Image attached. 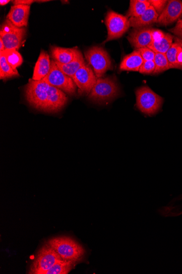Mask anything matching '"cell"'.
<instances>
[{"label": "cell", "mask_w": 182, "mask_h": 274, "mask_svg": "<svg viewBox=\"0 0 182 274\" xmlns=\"http://www.w3.org/2000/svg\"><path fill=\"white\" fill-rule=\"evenodd\" d=\"M119 94L120 88L115 78L101 77L97 78L89 98L93 102L104 104L117 98Z\"/></svg>", "instance_id": "3"}, {"label": "cell", "mask_w": 182, "mask_h": 274, "mask_svg": "<svg viewBox=\"0 0 182 274\" xmlns=\"http://www.w3.org/2000/svg\"><path fill=\"white\" fill-rule=\"evenodd\" d=\"M138 52L140 54L143 61H153L155 57V54L152 50L148 47H143L136 49Z\"/></svg>", "instance_id": "27"}, {"label": "cell", "mask_w": 182, "mask_h": 274, "mask_svg": "<svg viewBox=\"0 0 182 274\" xmlns=\"http://www.w3.org/2000/svg\"><path fill=\"white\" fill-rule=\"evenodd\" d=\"M10 2L9 0H1L0 1V5H5L8 4Z\"/></svg>", "instance_id": "34"}, {"label": "cell", "mask_w": 182, "mask_h": 274, "mask_svg": "<svg viewBox=\"0 0 182 274\" xmlns=\"http://www.w3.org/2000/svg\"><path fill=\"white\" fill-rule=\"evenodd\" d=\"M174 37L169 33H165L164 36L158 41H153L148 47L154 53L166 54L173 44Z\"/></svg>", "instance_id": "20"}, {"label": "cell", "mask_w": 182, "mask_h": 274, "mask_svg": "<svg viewBox=\"0 0 182 274\" xmlns=\"http://www.w3.org/2000/svg\"><path fill=\"white\" fill-rule=\"evenodd\" d=\"M159 15L156 10L150 5L145 13L136 18H129L130 26L135 29L146 27L157 23Z\"/></svg>", "instance_id": "16"}, {"label": "cell", "mask_w": 182, "mask_h": 274, "mask_svg": "<svg viewBox=\"0 0 182 274\" xmlns=\"http://www.w3.org/2000/svg\"><path fill=\"white\" fill-rule=\"evenodd\" d=\"M2 53L6 59L8 64L14 69H16L23 63V59L18 50H4Z\"/></svg>", "instance_id": "23"}, {"label": "cell", "mask_w": 182, "mask_h": 274, "mask_svg": "<svg viewBox=\"0 0 182 274\" xmlns=\"http://www.w3.org/2000/svg\"><path fill=\"white\" fill-rule=\"evenodd\" d=\"M180 47L179 44L175 42L165 54L169 61L170 69H182L177 61V55Z\"/></svg>", "instance_id": "25"}, {"label": "cell", "mask_w": 182, "mask_h": 274, "mask_svg": "<svg viewBox=\"0 0 182 274\" xmlns=\"http://www.w3.org/2000/svg\"><path fill=\"white\" fill-rule=\"evenodd\" d=\"M153 29L149 27L135 29L129 33L128 40L136 49L148 47L153 42Z\"/></svg>", "instance_id": "12"}, {"label": "cell", "mask_w": 182, "mask_h": 274, "mask_svg": "<svg viewBox=\"0 0 182 274\" xmlns=\"http://www.w3.org/2000/svg\"><path fill=\"white\" fill-rule=\"evenodd\" d=\"M0 78L3 81H6L14 77H19L20 75L17 69H14L7 62L4 55L0 53Z\"/></svg>", "instance_id": "21"}, {"label": "cell", "mask_w": 182, "mask_h": 274, "mask_svg": "<svg viewBox=\"0 0 182 274\" xmlns=\"http://www.w3.org/2000/svg\"><path fill=\"white\" fill-rule=\"evenodd\" d=\"M156 65L153 61H143L139 70V72L142 74H151L155 70Z\"/></svg>", "instance_id": "26"}, {"label": "cell", "mask_w": 182, "mask_h": 274, "mask_svg": "<svg viewBox=\"0 0 182 274\" xmlns=\"http://www.w3.org/2000/svg\"><path fill=\"white\" fill-rule=\"evenodd\" d=\"M85 55L97 78L102 77L107 71L113 69L111 58L103 47H92L85 52Z\"/></svg>", "instance_id": "6"}, {"label": "cell", "mask_w": 182, "mask_h": 274, "mask_svg": "<svg viewBox=\"0 0 182 274\" xmlns=\"http://www.w3.org/2000/svg\"><path fill=\"white\" fill-rule=\"evenodd\" d=\"M76 265L71 261L61 260L55 264L45 274H67L72 270Z\"/></svg>", "instance_id": "22"}, {"label": "cell", "mask_w": 182, "mask_h": 274, "mask_svg": "<svg viewBox=\"0 0 182 274\" xmlns=\"http://www.w3.org/2000/svg\"><path fill=\"white\" fill-rule=\"evenodd\" d=\"M42 81L69 95L76 93V86L72 78L60 70L54 60L51 61V69Z\"/></svg>", "instance_id": "9"}, {"label": "cell", "mask_w": 182, "mask_h": 274, "mask_svg": "<svg viewBox=\"0 0 182 274\" xmlns=\"http://www.w3.org/2000/svg\"><path fill=\"white\" fill-rule=\"evenodd\" d=\"M51 55L54 60L60 64H67L76 58L80 50L77 48H66L51 46Z\"/></svg>", "instance_id": "15"}, {"label": "cell", "mask_w": 182, "mask_h": 274, "mask_svg": "<svg viewBox=\"0 0 182 274\" xmlns=\"http://www.w3.org/2000/svg\"><path fill=\"white\" fill-rule=\"evenodd\" d=\"M47 243L64 261L73 262L78 265L86 260L87 250L73 238L65 236L55 237L48 240Z\"/></svg>", "instance_id": "2"}, {"label": "cell", "mask_w": 182, "mask_h": 274, "mask_svg": "<svg viewBox=\"0 0 182 274\" xmlns=\"http://www.w3.org/2000/svg\"><path fill=\"white\" fill-rule=\"evenodd\" d=\"M106 25L108 36L103 43L121 38L130 27L129 18L127 16L113 10H110L108 12L106 17Z\"/></svg>", "instance_id": "8"}, {"label": "cell", "mask_w": 182, "mask_h": 274, "mask_svg": "<svg viewBox=\"0 0 182 274\" xmlns=\"http://www.w3.org/2000/svg\"><path fill=\"white\" fill-rule=\"evenodd\" d=\"M35 2L34 0H16L13 1L12 3L14 5L23 4L30 5L31 4Z\"/></svg>", "instance_id": "30"}, {"label": "cell", "mask_w": 182, "mask_h": 274, "mask_svg": "<svg viewBox=\"0 0 182 274\" xmlns=\"http://www.w3.org/2000/svg\"><path fill=\"white\" fill-rule=\"evenodd\" d=\"M5 50L4 45L1 39H0V51L2 52Z\"/></svg>", "instance_id": "32"}, {"label": "cell", "mask_w": 182, "mask_h": 274, "mask_svg": "<svg viewBox=\"0 0 182 274\" xmlns=\"http://www.w3.org/2000/svg\"><path fill=\"white\" fill-rule=\"evenodd\" d=\"M136 106L142 113L149 116L156 115L161 110L164 99L147 86L138 88L135 92Z\"/></svg>", "instance_id": "4"}, {"label": "cell", "mask_w": 182, "mask_h": 274, "mask_svg": "<svg viewBox=\"0 0 182 274\" xmlns=\"http://www.w3.org/2000/svg\"><path fill=\"white\" fill-rule=\"evenodd\" d=\"M182 16V1L170 0L162 13L159 15L157 23L168 25L174 23Z\"/></svg>", "instance_id": "11"}, {"label": "cell", "mask_w": 182, "mask_h": 274, "mask_svg": "<svg viewBox=\"0 0 182 274\" xmlns=\"http://www.w3.org/2000/svg\"><path fill=\"white\" fill-rule=\"evenodd\" d=\"M72 79L78 88V94L80 96H87L95 86L97 77L90 66L85 64L77 71Z\"/></svg>", "instance_id": "10"}, {"label": "cell", "mask_w": 182, "mask_h": 274, "mask_svg": "<svg viewBox=\"0 0 182 274\" xmlns=\"http://www.w3.org/2000/svg\"><path fill=\"white\" fill-rule=\"evenodd\" d=\"M55 62L60 70H61L64 74L71 78H73L77 71L86 64L83 56H82L80 51L77 55L74 60L69 64H62L55 61Z\"/></svg>", "instance_id": "18"}, {"label": "cell", "mask_w": 182, "mask_h": 274, "mask_svg": "<svg viewBox=\"0 0 182 274\" xmlns=\"http://www.w3.org/2000/svg\"><path fill=\"white\" fill-rule=\"evenodd\" d=\"M154 61L156 65V68L153 73V75L161 74L162 72L170 69L166 55L164 54L156 53Z\"/></svg>", "instance_id": "24"}, {"label": "cell", "mask_w": 182, "mask_h": 274, "mask_svg": "<svg viewBox=\"0 0 182 274\" xmlns=\"http://www.w3.org/2000/svg\"><path fill=\"white\" fill-rule=\"evenodd\" d=\"M177 61L179 65L182 69V47L180 46L177 55Z\"/></svg>", "instance_id": "31"}, {"label": "cell", "mask_w": 182, "mask_h": 274, "mask_svg": "<svg viewBox=\"0 0 182 274\" xmlns=\"http://www.w3.org/2000/svg\"><path fill=\"white\" fill-rule=\"evenodd\" d=\"M175 38V42L178 43L182 47V40L177 37H176Z\"/></svg>", "instance_id": "33"}, {"label": "cell", "mask_w": 182, "mask_h": 274, "mask_svg": "<svg viewBox=\"0 0 182 274\" xmlns=\"http://www.w3.org/2000/svg\"><path fill=\"white\" fill-rule=\"evenodd\" d=\"M26 34L25 27L16 26L7 19L1 25L0 39L3 42L5 50H18L23 45Z\"/></svg>", "instance_id": "7"}, {"label": "cell", "mask_w": 182, "mask_h": 274, "mask_svg": "<svg viewBox=\"0 0 182 274\" xmlns=\"http://www.w3.org/2000/svg\"><path fill=\"white\" fill-rule=\"evenodd\" d=\"M63 260L48 243H46L38 251L32 261L28 274H45L60 261Z\"/></svg>", "instance_id": "5"}, {"label": "cell", "mask_w": 182, "mask_h": 274, "mask_svg": "<svg viewBox=\"0 0 182 274\" xmlns=\"http://www.w3.org/2000/svg\"><path fill=\"white\" fill-rule=\"evenodd\" d=\"M148 2L159 15L162 13L168 2V1H165V0H150Z\"/></svg>", "instance_id": "28"}, {"label": "cell", "mask_w": 182, "mask_h": 274, "mask_svg": "<svg viewBox=\"0 0 182 274\" xmlns=\"http://www.w3.org/2000/svg\"><path fill=\"white\" fill-rule=\"evenodd\" d=\"M25 96L32 107L49 113L61 110L68 102L63 91L43 81L30 80L25 88Z\"/></svg>", "instance_id": "1"}, {"label": "cell", "mask_w": 182, "mask_h": 274, "mask_svg": "<svg viewBox=\"0 0 182 274\" xmlns=\"http://www.w3.org/2000/svg\"><path fill=\"white\" fill-rule=\"evenodd\" d=\"M48 1H46H46H36V2H48Z\"/></svg>", "instance_id": "35"}, {"label": "cell", "mask_w": 182, "mask_h": 274, "mask_svg": "<svg viewBox=\"0 0 182 274\" xmlns=\"http://www.w3.org/2000/svg\"><path fill=\"white\" fill-rule=\"evenodd\" d=\"M140 54L136 49L131 53L126 55L121 61L120 70L126 71H139L143 63Z\"/></svg>", "instance_id": "17"}, {"label": "cell", "mask_w": 182, "mask_h": 274, "mask_svg": "<svg viewBox=\"0 0 182 274\" xmlns=\"http://www.w3.org/2000/svg\"><path fill=\"white\" fill-rule=\"evenodd\" d=\"M30 5H13L11 7L7 18L16 26L25 27L28 24Z\"/></svg>", "instance_id": "13"}, {"label": "cell", "mask_w": 182, "mask_h": 274, "mask_svg": "<svg viewBox=\"0 0 182 274\" xmlns=\"http://www.w3.org/2000/svg\"><path fill=\"white\" fill-rule=\"evenodd\" d=\"M150 3L146 0H131L126 16L128 18H136L146 12L150 7Z\"/></svg>", "instance_id": "19"}, {"label": "cell", "mask_w": 182, "mask_h": 274, "mask_svg": "<svg viewBox=\"0 0 182 274\" xmlns=\"http://www.w3.org/2000/svg\"><path fill=\"white\" fill-rule=\"evenodd\" d=\"M51 69V61L49 55L45 50H42L36 64L32 80L42 81L48 75Z\"/></svg>", "instance_id": "14"}, {"label": "cell", "mask_w": 182, "mask_h": 274, "mask_svg": "<svg viewBox=\"0 0 182 274\" xmlns=\"http://www.w3.org/2000/svg\"><path fill=\"white\" fill-rule=\"evenodd\" d=\"M169 31L182 40V19H179L176 26Z\"/></svg>", "instance_id": "29"}]
</instances>
